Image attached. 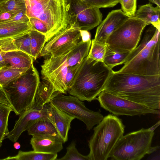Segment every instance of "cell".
<instances>
[{
  "mask_svg": "<svg viewBox=\"0 0 160 160\" xmlns=\"http://www.w3.org/2000/svg\"><path fill=\"white\" fill-rule=\"evenodd\" d=\"M68 24L71 27L88 31L102 21L99 8L89 7L80 0H68Z\"/></svg>",
  "mask_w": 160,
  "mask_h": 160,
  "instance_id": "11",
  "label": "cell"
},
{
  "mask_svg": "<svg viewBox=\"0 0 160 160\" xmlns=\"http://www.w3.org/2000/svg\"><path fill=\"white\" fill-rule=\"evenodd\" d=\"M40 82L38 72L33 64L19 77L3 88L13 111L19 115L33 104Z\"/></svg>",
  "mask_w": 160,
  "mask_h": 160,
  "instance_id": "6",
  "label": "cell"
},
{
  "mask_svg": "<svg viewBox=\"0 0 160 160\" xmlns=\"http://www.w3.org/2000/svg\"><path fill=\"white\" fill-rule=\"evenodd\" d=\"M154 131L140 129L123 135L117 142L110 156L112 160H139L156 151L159 146L152 147Z\"/></svg>",
  "mask_w": 160,
  "mask_h": 160,
  "instance_id": "7",
  "label": "cell"
},
{
  "mask_svg": "<svg viewBox=\"0 0 160 160\" xmlns=\"http://www.w3.org/2000/svg\"><path fill=\"white\" fill-rule=\"evenodd\" d=\"M48 117L64 143L68 141L72 121L75 118L49 102L47 103Z\"/></svg>",
  "mask_w": 160,
  "mask_h": 160,
  "instance_id": "16",
  "label": "cell"
},
{
  "mask_svg": "<svg viewBox=\"0 0 160 160\" xmlns=\"http://www.w3.org/2000/svg\"><path fill=\"white\" fill-rule=\"evenodd\" d=\"M27 15L41 21L48 32L46 42L68 25V0H25Z\"/></svg>",
  "mask_w": 160,
  "mask_h": 160,
  "instance_id": "4",
  "label": "cell"
},
{
  "mask_svg": "<svg viewBox=\"0 0 160 160\" xmlns=\"http://www.w3.org/2000/svg\"><path fill=\"white\" fill-rule=\"evenodd\" d=\"M125 126L117 116L109 114L103 117L93 128L88 141L89 160H107L120 138L123 135Z\"/></svg>",
  "mask_w": 160,
  "mask_h": 160,
  "instance_id": "5",
  "label": "cell"
},
{
  "mask_svg": "<svg viewBox=\"0 0 160 160\" xmlns=\"http://www.w3.org/2000/svg\"><path fill=\"white\" fill-rule=\"evenodd\" d=\"M137 0H120L123 12L129 17H134L137 8Z\"/></svg>",
  "mask_w": 160,
  "mask_h": 160,
  "instance_id": "33",
  "label": "cell"
},
{
  "mask_svg": "<svg viewBox=\"0 0 160 160\" xmlns=\"http://www.w3.org/2000/svg\"><path fill=\"white\" fill-rule=\"evenodd\" d=\"M57 156V153H44L34 150L28 152L19 150L16 155L8 157L2 160H56Z\"/></svg>",
  "mask_w": 160,
  "mask_h": 160,
  "instance_id": "23",
  "label": "cell"
},
{
  "mask_svg": "<svg viewBox=\"0 0 160 160\" xmlns=\"http://www.w3.org/2000/svg\"><path fill=\"white\" fill-rule=\"evenodd\" d=\"M6 66L3 57V52L0 48V69Z\"/></svg>",
  "mask_w": 160,
  "mask_h": 160,
  "instance_id": "40",
  "label": "cell"
},
{
  "mask_svg": "<svg viewBox=\"0 0 160 160\" xmlns=\"http://www.w3.org/2000/svg\"><path fill=\"white\" fill-rule=\"evenodd\" d=\"M3 57L7 66L18 68L29 69L34 60L31 56L20 50L3 52Z\"/></svg>",
  "mask_w": 160,
  "mask_h": 160,
  "instance_id": "18",
  "label": "cell"
},
{
  "mask_svg": "<svg viewBox=\"0 0 160 160\" xmlns=\"http://www.w3.org/2000/svg\"><path fill=\"white\" fill-rule=\"evenodd\" d=\"M19 115L13 129L6 137L14 142H17L22 133L34 123L41 119H49L48 104L39 108H30Z\"/></svg>",
  "mask_w": 160,
  "mask_h": 160,
  "instance_id": "14",
  "label": "cell"
},
{
  "mask_svg": "<svg viewBox=\"0 0 160 160\" xmlns=\"http://www.w3.org/2000/svg\"><path fill=\"white\" fill-rule=\"evenodd\" d=\"M97 99L101 107L116 116H133L148 114H160L159 110L149 108L140 104L118 97L105 90L100 93Z\"/></svg>",
  "mask_w": 160,
  "mask_h": 160,
  "instance_id": "10",
  "label": "cell"
},
{
  "mask_svg": "<svg viewBox=\"0 0 160 160\" xmlns=\"http://www.w3.org/2000/svg\"><path fill=\"white\" fill-rule=\"evenodd\" d=\"M67 152L63 157L58 160H89L87 155H84L80 153L76 148L75 142H72L66 148Z\"/></svg>",
  "mask_w": 160,
  "mask_h": 160,
  "instance_id": "30",
  "label": "cell"
},
{
  "mask_svg": "<svg viewBox=\"0 0 160 160\" xmlns=\"http://www.w3.org/2000/svg\"><path fill=\"white\" fill-rule=\"evenodd\" d=\"M30 35L31 55L35 60L39 56L46 43V38L44 34L32 29L30 31Z\"/></svg>",
  "mask_w": 160,
  "mask_h": 160,
  "instance_id": "24",
  "label": "cell"
},
{
  "mask_svg": "<svg viewBox=\"0 0 160 160\" xmlns=\"http://www.w3.org/2000/svg\"><path fill=\"white\" fill-rule=\"evenodd\" d=\"M82 61L81 63H78L75 65L68 67L65 80L67 92L71 85L77 71L82 64Z\"/></svg>",
  "mask_w": 160,
  "mask_h": 160,
  "instance_id": "34",
  "label": "cell"
},
{
  "mask_svg": "<svg viewBox=\"0 0 160 160\" xmlns=\"http://www.w3.org/2000/svg\"><path fill=\"white\" fill-rule=\"evenodd\" d=\"M29 135L33 136L58 135L55 127L49 119H42L38 121L27 130Z\"/></svg>",
  "mask_w": 160,
  "mask_h": 160,
  "instance_id": "22",
  "label": "cell"
},
{
  "mask_svg": "<svg viewBox=\"0 0 160 160\" xmlns=\"http://www.w3.org/2000/svg\"><path fill=\"white\" fill-rule=\"evenodd\" d=\"M48 56L41 66L42 79L49 81L56 92L66 94L67 90L65 80L68 67L56 58Z\"/></svg>",
  "mask_w": 160,
  "mask_h": 160,
  "instance_id": "13",
  "label": "cell"
},
{
  "mask_svg": "<svg viewBox=\"0 0 160 160\" xmlns=\"http://www.w3.org/2000/svg\"><path fill=\"white\" fill-rule=\"evenodd\" d=\"M30 143L34 151L57 153L63 149L64 142L60 136L57 135L32 136Z\"/></svg>",
  "mask_w": 160,
  "mask_h": 160,
  "instance_id": "17",
  "label": "cell"
},
{
  "mask_svg": "<svg viewBox=\"0 0 160 160\" xmlns=\"http://www.w3.org/2000/svg\"><path fill=\"white\" fill-rule=\"evenodd\" d=\"M129 17L121 9L112 11L98 25L93 39L106 44L107 40L111 34Z\"/></svg>",
  "mask_w": 160,
  "mask_h": 160,
  "instance_id": "15",
  "label": "cell"
},
{
  "mask_svg": "<svg viewBox=\"0 0 160 160\" xmlns=\"http://www.w3.org/2000/svg\"><path fill=\"white\" fill-rule=\"evenodd\" d=\"M160 31L152 26L145 31L137 47L129 53L118 72L146 76L160 75Z\"/></svg>",
  "mask_w": 160,
  "mask_h": 160,
  "instance_id": "2",
  "label": "cell"
},
{
  "mask_svg": "<svg viewBox=\"0 0 160 160\" xmlns=\"http://www.w3.org/2000/svg\"><path fill=\"white\" fill-rule=\"evenodd\" d=\"M160 7H153L151 3L140 6L134 17L138 18L160 31Z\"/></svg>",
  "mask_w": 160,
  "mask_h": 160,
  "instance_id": "19",
  "label": "cell"
},
{
  "mask_svg": "<svg viewBox=\"0 0 160 160\" xmlns=\"http://www.w3.org/2000/svg\"><path fill=\"white\" fill-rule=\"evenodd\" d=\"M82 41L87 42L91 40V35L90 33L86 30H80Z\"/></svg>",
  "mask_w": 160,
  "mask_h": 160,
  "instance_id": "39",
  "label": "cell"
},
{
  "mask_svg": "<svg viewBox=\"0 0 160 160\" xmlns=\"http://www.w3.org/2000/svg\"><path fill=\"white\" fill-rule=\"evenodd\" d=\"M70 115L82 121L88 130L99 124L103 118L100 111L95 112L87 108L82 101L71 95L56 93L50 102Z\"/></svg>",
  "mask_w": 160,
  "mask_h": 160,
  "instance_id": "9",
  "label": "cell"
},
{
  "mask_svg": "<svg viewBox=\"0 0 160 160\" xmlns=\"http://www.w3.org/2000/svg\"><path fill=\"white\" fill-rule=\"evenodd\" d=\"M150 2L155 4L160 7V0H148Z\"/></svg>",
  "mask_w": 160,
  "mask_h": 160,
  "instance_id": "42",
  "label": "cell"
},
{
  "mask_svg": "<svg viewBox=\"0 0 160 160\" xmlns=\"http://www.w3.org/2000/svg\"><path fill=\"white\" fill-rule=\"evenodd\" d=\"M81 0V1H83V0Z\"/></svg>",
  "mask_w": 160,
  "mask_h": 160,
  "instance_id": "45",
  "label": "cell"
},
{
  "mask_svg": "<svg viewBox=\"0 0 160 160\" xmlns=\"http://www.w3.org/2000/svg\"><path fill=\"white\" fill-rule=\"evenodd\" d=\"M12 39L14 44L18 50L23 52L31 56L30 31Z\"/></svg>",
  "mask_w": 160,
  "mask_h": 160,
  "instance_id": "29",
  "label": "cell"
},
{
  "mask_svg": "<svg viewBox=\"0 0 160 160\" xmlns=\"http://www.w3.org/2000/svg\"><path fill=\"white\" fill-rule=\"evenodd\" d=\"M148 25L142 20L130 17L109 36L106 44L110 49L120 53H129L138 45L145 27Z\"/></svg>",
  "mask_w": 160,
  "mask_h": 160,
  "instance_id": "8",
  "label": "cell"
},
{
  "mask_svg": "<svg viewBox=\"0 0 160 160\" xmlns=\"http://www.w3.org/2000/svg\"><path fill=\"white\" fill-rule=\"evenodd\" d=\"M28 69L6 66L0 69V87L3 88L19 77Z\"/></svg>",
  "mask_w": 160,
  "mask_h": 160,
  "instance_id": "25",
  "label": "cell"
},
{
  "mask_svg": "<svg viewBox=\"0 0 160 160\" xmlns=\"http://www.w3.org/2000/svg\"><path fill=\"white\" fill-rule=\"evenodd\" d=\"M104 90L149 108L160 109V75L146 76L113 70Z\"/></svg>",
  "mask_w": 160,
  "mask_h": 160,
  "instance_id": "1",
  "label": "cell"
},
{
  "mask_svg": "<svg viewBox=\"0 0 160 160\" xmlns=\"http://www.w3.org/2000/svg\"><path fill=\"white\" fill-rule=\"evenodd\" d=\"M160 123V121H158L156 124L151 128H148L149 130L152 131H154V130L159 125Z\"/></svg>",
  "mask_w": 160,
  "mask_h": 160,
  "instance_id": "41",
  "label": "cell"
},
{
  "mask_svg": "<svg viewBox=\"0 0 160 160\" xmlns=\"http://www.w3.org/2000/svg\"><path fill=\"white\" fill-rule=\"evenodd\" d=\"M58 92H59L56 91L49 81L42 79L38 86L34 102L30 108H39L49 103L52 97Z\"/></svg>",
  "mask_w": 160,
  "mask_h": 160,
  "instance_id": "21",
  "label": "cell"
},
{
  "mask_svg": "<svg viewBox=\"0 0 160 160\" xmlns=\"http://www.w3.org/2000/svg\"><path fill=\"white\" fill-rule=\"evenodd\" d=\"M8 0H0V3L4 2Z\"/></svg>",
  "mask_w": 160,
  "mask_h": 160,
  "instance_id": "44",
  "label": "cell"
},
{
  "mask_svg": "<svg viewBox=\"0 0 160 160\" xmlns=\"http://www.w3.org/2000/svg\"><path fill=\"white\" fill-rule=\"evenodd\" d=\"M107 49L106 44L96 41L93 39L87 57L97 62H103Z\"/></svg>",
  "mask_w": 160,
  "mask_h": 160,
  "instance_id": "28",
  "label": "cell"
},
{
  "mask_svg": "<svg viewBox=\"0 0 160 160\" xmlns=\"http://www.w3.org/2000/svg\"><path fill=\"white\" fill-rule=\"evenodd\" d=\"M25 9V0H8L0 3V12L20 11Z\"/></svg>",
  "mask_w": 160,
  "mask_h": 160,
  "instance_id": "31",
  "label": "cell"
},
{
  "mask_svg": "<svg viewBox=\"0 0 160 160\" xmlns=\"http://www.w3.org/2000/svg\"><path fill=\"white\" fill-rule=\"evenodd\" d=\"M0 103L8 106L12 108L11 105L5 91L3 88L0 87Z\"/></svg>",
  "mask_w": 160,
  "mask_h": 160,
  "instance_id": "38",
  "label": "cell"
},
{
  "mask_svg": "<svg viewBox=\"0 0 160 160\" xmlns=\"http://www.w3.org/2000/svg\"><path fill=\"white\" fill-rule=\"evenodd\" d=\"M20 11H4L0 12V23L6 22L11 20L15 15Z\"/></svg>",
  "mask_w": 160,
  "mask_h": 160,
  "instance_id": "37",
  "label": "cell"
},
{
  "mask_svg": "<svg viewBox=\"0 0 160 160\" xmlns=\"http://www.w3.org/2000/svg\"><path fill=\"white\" fill-rule=\"evenodd\" d=\"M89 7L100 8L113 7L118 3L120 0H83Z\"/></svg>",
  "mask_w": 160,
  "mask_h": 160,
  "instance_id": "32",
  "label": "cell"
},
{
  "mask_svg": "<svg viewBox=\"0 0 160 160\" xmlns=\"http://www.w3.org/2000/svg\"><path fill=\"white\" fill-rule=\"evenodd\" d=\"M10 21L29 23V19L27 15L26 9H23L18 12Z\"/></svg>",
  "mask_w": 160,
  "mask_h": 160,
  "instance_id": "36",
  "label": "cell"
},
{
  "mask_svg": "<svg viewBox=\"0 0 160 160\" xmlns=\"http://www.w3.org/2000/svg\"><path fill=\"white\" fill-rule=\"evenodd\" d=\"M129 53H120L113 51L107 47L103 62L109 68L124 64V61Z\"/></svg>",
  "mask_w": 160,
  "mask_h": 160,
  "instance_id": "27",
  "label": "cell"
},
{
  "mask_svg": "<svg viewBox=\"0 0 160 160\" xmlns=\"http://www.w3.org/2000/svg\"><path fill=\"white\" fill-rule=\"evenodd\" d=\"M29 23L9 21L0 23V39L14 38L30 31Z\"/></svg>",
  "mask_w": 160,
  "mask_h": 160,
  "instance_id": "20",
  "label": "cell"
},
{
  "mask_svg": "<svg viewBox=\"0 0 160 160\" xmlns=\"http://www.w3.org/2000/svg\"><path fill=\"white\" fill-rule=\"evenodd\" d=\"M113 70L103 62L84 58L68 91L80 100L90 102L104 90Z\"/></svg>",
  "mask_w": 160,
  "mask_h": 160,
  "instance_id": "3",
  "label": "cell"
},
{
  "mask_svg": "<svg viewBox=\"0 0 160 160\" xmlns=\"http://www.w3.org/2000/svg\"><path fill=\"white\" fill-rule=\"evenodd\" d=\"M31 29L36 30L45 35L46 39L48 35L47 28L45 25L39 19L34 18H29Z\"/></svg>",
  "mask_w": 160,
  "mask_h": 160,
  "instance_id": "35",
  "label": "cell"
},
{
  "mask_svg": "<svg viewBox=\"0 0 160 160\" xmlns=\"http://www.w3.org/2000/svg\"><path fill=\"white\" fill-rule=\"evenodd\" d=\"M14 148L16 149H18L20 148L21 147V145L19 142H15L13 144Z\"/></svg>",
  "mask_w": 160,
  "mask_h": 160,
  "instance_id": "43",
  "label": "cell"
},
{
  "mask_svg": "<svg viewBox=\"0 0 160 160\" xmlns=\"http://www.w3.org/2000/svg\"><path fill=\"white\" fill-rule=\"evenodd\" d=\"M80 30L68 24L65 29L45 43L39 56L56 57L64 53L82 41Z\"/></svg>",
  "mask_w": 160,
  "mask_h": 160,
  "instance_id": "12",
  "label": "cell"
},
{
  "mask_svg": "<svg viewBox=\"0 0 160 160\" xmlns=\"http://www.w3.org/2000/svg\"><path fill=\"white\" fill-rule=\"evenodd\" d=\"M12 108L0 103V147L3 140L8 134V119Z\"/></svg>",
  "mask_w": 160,
  "mask_h": 160,
  "instance_id": "26",
  "label": "cell"
}]
</instances>
